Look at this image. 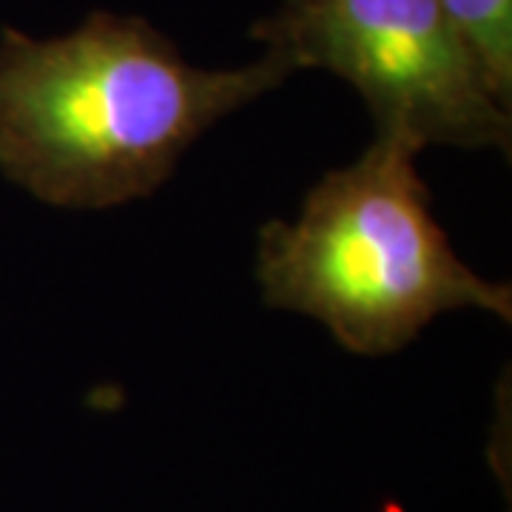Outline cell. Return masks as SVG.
I'll use <instances>...</instances> for the list:
<instances>
[{"instance_id": "obj_1", "label": "cell", "mask_w": 512, "mask_h": 512, "mask_svg": "<svg viewBox=\"0 0 512 512\" xmlns=\"http://www.w3.org/2000/svg\"><path fill=\"white\" fill-rule=\"evenodd\" d=\"M291 74L271 49L237 69H200L146 18L103 9L57 37L3 29L0 174L55 208L140 200L208 128Z\"/></svg>"}, {"instance_id": "obj_2", "label": "cell", "mask_w": 512, "mask_h": 512, "mask_svg": "<svg viewBox=\"0 0 512 512\" xmlns=\"http://www.w3.org/2000/svg\"><path fill=\"white\" fill-rule=\"evenodd\" d=\"M419 148L376 134L325 174L296 220L259 231L256 279L271 308L311 316L359 356H390L444 313L512 319V288L476 274L433 214Z\"/></svg>"}, {"instance_id": "obj_3", "label": "cell", "mask_w": 512, "mask_h": 512, "mask_svg": "<svg viewBox=\"0 0 512 512\" xmlns=\"http://www.w3.org/2000/svg\"><path fill=\"white\" fill-rule=\"evenodd\" d=\"M251 37L293 72L325 69L365 100L376 134L413 148L510 154V109L444 0H282Z\"/></svg>"}, {"instance_id": "obj_4", "label": "cell", "mask_w": 512, "mask_h": 512, "mask_svg": "<svg viewBox=\"0 0 512 512\" xmlns=\"http://www.w3.org/2000/svg\"><path fill=\"white\" fill-rule=\"evenodd\" d=\"M470 37L498 97L512 106V0H444Z\"/></svg>"}]
</instances>
